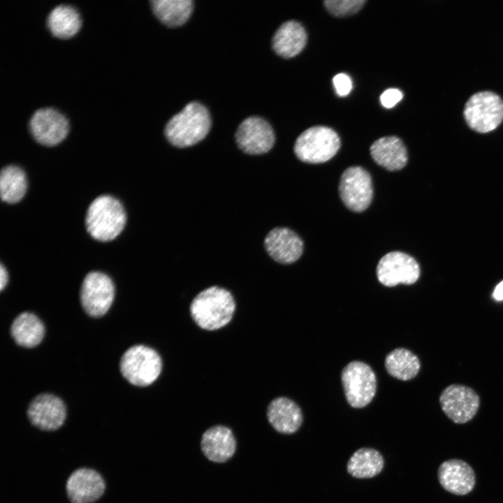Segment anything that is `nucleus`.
I'll use <instances>...</instances> for the list:
<instances>
[{
  "instance_id": "nucleus-1",
  "label": "nucleus",
  "mask_w": 503,
  "mask_h": 503,
  "mask_svg": "<svg viewBox=\"0 0 503 503\" xmlns=\"http://www.w3.org/2000/svg\"><path fill=\"white\" fill-rule=\"evenodd\" d=\"M236 304L232 293L227 289L212 286L199 292L191 300L190 315L201 329L217 330L232 320Z\"/></svg>"
},
{
  "instance_id": "nucleus-2",
  "label": "nucleus",
  "mask_w": 503,
  "mask_h": 503,
  "mask_svg": "<svg viewBox=\"0 0 503 503\" xmlns=\"http://www.w3.org/2000/svg\"><path fill=\"white\" fill-rule=\"evenodd\" d=\"M211 119L207 108L198 102L188 103L165 126L168 140L177 147L192 146L208 133Z\"/></svg>"
},
{
  "instance_id": "nucleus-3",
  "label": "nucleus",
  "mask_w": 503,
  "mask_h": 503,
  "mask_svg": "<svg viewBox=\"0 0 503 503\" xmlns=\"http://www.w3.org/2000/svg\"><path fill=\"white\" fill-rule=\"evenodd\" d=\"M126 213L121 203L109 195L95 198L86 214L88 233L94 239L107 242L115 239L126 224Z\"/></svg>"
},
{
  "instance_id": "nucleus-4",
  "label": "nucleus",
  "mask_w": 503,
  "mask_h": 503,
  "mask_svg": "<svg viewBox=\"0 0 503 503\" xmlns=\"http://www.w3.org/2000/svg\"><path fill=\"white\" fill-rule=\"evenodd\" d=\"M162 367V359L159 353L143 344L129 348L119 362L122 375L130 384L137 386L153 384L161 374Z\"/></svg>"
},
{
  "instance_id": "nucleus-5",
  "label": "nucleus",
  "mask_w": 503,
  "mask_h": 503,
  "mask_svg": "<svg viewBox=\"0 0 503 503\" xmlns=\"http://www.w3.org/2000/svg\"><path fill=\"white\" fill-rule=\"evenodd\" d=\"M340 145V138L333 129L325 126H315L306 129L298 137L293 150L303 162L321 163L332 159Z\"/></svg>"
},
{
  "instance_id": "nucleus-6",
  "label": "nucleus",
  "mask_w": 503,
  "mask_h": 503,
  "mask_svg": "<svg viewBox=\"0 0 503 503\" xmlns=\"http://www.w3.org/2000/svg\"><path fill=\"white\" fill-rule=\"evenodd\" d=\"M463 114L472 129L479 133L490 132L503 120V101L493 92H479L468 99Z\"/></svg>"
},
{
  "instance_id": "nucleus-7",
  "label": "nucleus",
  "mask_w": 503,
  "mask_h": 503,
  "mask_svg": "<svg viewBox=\"0 0 503 503\" xmlns=\"http://www.w3.org/2000/svg\"><path fill=\"white\" fill-rule=\"evenodd\" d=\"M341 380L348 403L363 408L371 402L377 390V378L372 369L362 361H352L342 370Z\"/></svg>"
},
{
  "instance_id": "nucleus-8",
  "label": "nucleus",
  "mask_w": 503,
  "mask_h": 503,
  "mask_svg": "<svg viewBox=\"0 0 503 503\" xmlns=\"http://www.w3.org/2000/svg\"><path fill=\"white\" fill-rule=\"evenodd\" d=\"M339 193L344 205L350 210L360 212L366 210L373 197L370 173L360 166H351L342 174Z\"/></svg>"
},
{
  "instance_id": "nucleus-9",
  "label": "nucleus",
  "mask_w": 503,
  "mask_h": 503,
  "mask_svg": "<svg viewBox=\"0 0 503 503\" xmlns=\"http://www.w3.org/2000/svg\"><path fill=\"white\" fill-rule=\"evenodd\" d=\"M115 298L112 279L101 272L88 273L82 283L80 298L85 312L92 317H100L110 309Z\"/></svg>"
},
{
  "instance_id": "nucleus-10",
  "label": "nucleus",
  "mask_w": 503,
  "mask_h": 503,
  "mask_svg": "<svg viewBox=\"0 0 503 503\" xmlns=\"http://www.w3.org/2000/svg\"><path fill=\"white\" fill-rule=\"evenodd\" d=\"M439 403L442 410L449 419L455 423L463 424L476 416L480 398L469 386L451 384L442 391Z\"/></svg>"
},
{
  "instance_id": "nucleus-11",
  "label": "nucleus",
  "mask_w": 503,
  "mask_h": 503,
  "mask_svg": "<svg viewBox=\"0 0 503 503\" xmlns=\"http://www.w3.org/2000/svg\"><path fill=\"white\" fill-rule=\"evenodd\" d=\"M26 414L29 423L43 432L59 430L67 418L64 402L59 397L50 393L36 396L28 405Z\"/></svg>"
},
{
  "instance_id": "nucleus-12",
  "label": "nucleus",
  "mask_w": 503,
  "mask_h": 503,
  "mask_svg": "<svg viewBox=\"0 0 503 503\" xmlns=\"http://www.w3.org/2000/svg\"><path fill=\"white\" fill-rule=\"evenodd\" d=\"M376 272L381 284L392 287L399 284H414L419 278L420 268L412 256L401 252H391L379 260Z\"/></svg>"
},
{
  "instance_id": "nucleus-13",
  "label": "nucleus",
  "mask_w": 503,
  "mask_h": 503,
  "mask_svg": "<svg viewBox=\"0 0 503 503\" xmlns=\"http://www.w3.org/2000/svg\"><path fill=\"white\" fill-rule=\"evenodd\" d=\"M28 126L34 139L45 146L60 143L67 136L69 129L66 117L50 107L35 110L30 117Z\"/></svg>"
},
{
  "instance_id": "nucleus-14",
  "label": "nucleus",
  "mask_w": 503,
  "mask_h": 503,
  "mask_svg": "<svg viewBox=\"0 0 503 503\" xmlns=\"http://www.w3.org/2000/svg\"><path fill=\"white\" fill-rule=\"evenodd\" d=\"M105 490V479L93 468L76 469L66 482V493L71 503H95L104 495Z\"/></svg>"
},
{
  "instance_id": "nucleus-15",
  "label": "nucleus",
  "mask_w": 503,
  "mask_h": 503,
  "mask_svg": "<svg viewBox=\"0 0 503 503\" xmlns=\"http://www.w3.org/2000/svg\"><path fill=\"white\" fill-rule=\"evenodd\" d=\"M275 134L271 126L258 117H249L239 125L235 140L239 148L248 154L268 152L274 145Z\"/></svg>"
},
{
  "instance_id": "nucleus-16",
  "label": "nucleus",
  "mask_w": 503,
  "mask_h": 503,
  "mask_svg": "<svg viewBox=\"0 0 503 503\" xmlns=\"http://www.w3.org/2000/svg\"><path fill=\"white\" fill-rule=\"evenodd\" d=\"M437 478L445 490L456 495L469 493L476 484L473 468L460 459L453 458L443 462L438 467Z\"/></svg>"
},
{
  "instance_id": "nucleus-17",
  "label": "nucleus",
  "mask_w": 503,
  "mask_h": 503,
  "mask_svg": "<svg viewBox=\"0 0 503 503\" xmlns=\"http://www.w3.org/2000/svg\"><path fill=\"white\" fill-rule=\"evenodd\" d=\"M264 247L275 261L290 264L296 262L302 255L303 242L291 229L278 227L271 230L265 236Z\"/></svg>"
},
{
  "instance_id": "nucleus-18",
  "label": "nucleus",
  "mask_w": 503,
  "mask_h": 503,
  "mask_svg": "<svg viewBox=\"0 0 503 503\" xmlns=\"http://www.w3.org/2000/svg\"><path fill=\"white\" fill-rule=\"evenodd\" d=\"M201 448L204 455L210 461L224 463L235 454L236 440L233 431L229 428L216 425L203 432Z\"/></svg>"
},
{
  "instance_id": "nucleus-19",
  "label": "nucleus",
  "mask_w": 503,
  "mask_h": 503,
  "mask_svg": "<svg viewBox=\"0 0 503 503\" xmlns=\"http://www.w3.org/2000/svg\"><path fill=\"white\" fill-rule=\"evenodd\" d=\"M266 416L268 422L278 432L290 435L296 432L302 423L300 407L286 397L273 399L268 404Z\"/></svg>"
},
{
  "instance_id": "nucleus-20",
  "label": "nucleus",
  "mask_w": 503,
  "mask_h": 503,
  "mask_svg": "<svg viewBox=\"0 0 503 503\" xmlns=\"http://www.w3.org/2000/svg\"><path fill=\"white\" fill-rule=\"evenodd\" d=\"M370 151L373 160L389 171L399 170L407 163V148L396 136L379 138L372 144Z\"/></svg>"
},
{
  "instance_id": "nucleus-21",
  "label": "nucleus",
  "mask_w": 503,
  "mask_h": 503,
  "mask_svg": "<svg viewBox=\"0 0 503 503\" xmlns=\"http://www.w3.org/2000/svg\"><path fill=\"white\" fill-rule=\"evenodd\" d=\"M307 33L302 25L295 20L282 24L272 38V48L279 56L289 59L298 54L307 43Z\"/></svg>"
},
{
  "instance_id": "nucleus-22",
  "label": "nucleus",
  "mask_w": 503,
  "mask_h": 503,
  "mask_svg": "<svg viewBox=\"0 0 503 503\" xmlns=\"http://www.w3.org/2000/svg\"><path fill=\"white\" fill-rule=\"evenodd\" d=\"M10 335L18 345L32 348L38 345L45 335V327L34 314L24 312L18 314L10 327Z\"/></svg>"
},
{
  "instance_id": "nucleus-23",
  "label": "nucleus",
  "mask_w": 503,
  "mask_h": 503,
  "mask_svg": "<svg viewBox=\"0 0 503 503\" xmlns=\"http://www.w3.org/2000/svg\"><path fill=\"white\" fill-rule=\"evenodd\" d=\"M46 25L53 36L59 39H67L78 32L81 27V19L78 12L73 6L59 4L49 12Z\"/></svg>"
},
{
  "instance_id": "nucleus-24",
  "label": "nucleus",
  "mask_w": 503,
  "mask_h": 503,
  "mask_svg": "<svg viewBox=\"0 0 503 503\" xmlns=\"http://www.w3.org/2000/svg\"><path fill=\"white\" fill-rule=\"evenodd\" d=\"M150 3L156 17L170 27L185 23L194 8L191 0H153Z\"/></svg>"
},
{
  "instance_id": "nucleus-25",
  "label": "nucleus",
  "mask_w": 503,
  "mask_h": 503,
  "mask_svg": "<svg viewBox=\"0 0 503 503\" xmlns=\"http://www.w3.org/2000/svg\"><path fill=\"white\" fill-rule=\"evenodd\" d=\"M385 367L393 377L408 381L418 374L421 363L417 356L409 349L396 348L386 356Z\"/></svg>"
},
{
  "instance_id": "nucleus-26",
  "label": "nucleus",
  "mask_w": 503,
  "mask_h": 503,
  "mask_svg": "<svg viewBox=\"0 0 503 503\" xmlns=\"http://www.w3.org/2000/svg\"><path fill=\"white\" fill-rule=\"evenodd\" d=\"M384 460L381 454L370 448L356 451L347 462V471L358 479L372 478L383 469Z\"/></svg>"
},
{
  "instance_id": "nucleus-27",
  "label": "nucleus",
  "mask_w": 503,
  "mask_h": 503,
  "mask_svg": "<svg viewBox=\"0 0 503 503\" xmlns=\"http://www.w3.org/2000/svg\"><path fill=\"white\" fill-rule=\"evenodd\" d=\"M27 187L24 172L18 166L9 165L2 168L0 175V196L8 203L19 202L24 196Z\"/></svg>"
},
{
  "instance_id": "nucleus-28",
  "label": "nucleus",
  "mask_w": 503,
  "mask_h": 503,
  "mask_svg": "<svg viewBox=\"0 0 503 503\" xmlns=\"http://www.w3.org/2000/svg\"><path fill=\"white\" fill-rule=\"evenodd\" d=\"M366 0H326L323 4L328 11L336 17H345L358 12Z\"/></svg>"
},
{
  "instance_id": "nucleus-29",
  "label": "nucleus",
  "mask_w": 503,
  "mask_h": 503,
  "mask_svg": "<svg viewBox=\"0 0 503 503\" xmlns=\"http://www.w3.org/2000/svg\"><path fill=\"white\" fill-rule=\"evenodd\" d=\"M336 93L340 96L349 94L352 89V82L349 76L345 73L337 74L333 79Z\"/></svg>"
},
{
  "instance_id": "nucleus-30",
  "label": "nucleus",
  "mask_w": 503,
  "mask_h": 503,
  "mask_svg": "<svg viewBox=\"0 0 503 503\" xmlns=\"http://www.w3.org/2000/svg\"><path fill=\"white\" fill-rule=\"evenodd\" d=\"M403 97L402 92L396 88H390L385 90L380 96L381 105L391 108L394 107Z\"/></svg>"
},
{
  "instance_id": "nucleus-31",
  "label": "nucleus",
  "mask_w": 503,
  "mask_h": 503,
  "mask_svg": "<svg viewBox=\"0 0 503 503\" xmlns=\"http://www.w3.org/2000/svg\"><path fill=\"white\" fill-rule=\"evenodd\" d=\"M8 281V275L6 268L1 264L0 267V289L2 291L6 286Z\"/></svg>"
},
{
  "instance_id": "nucleus-32",
  "label": "nucleus",
  "mask_w": 503,
  "mask_h": 503,
  "mask_svg": "<svg viewBox=\"0 0 503 503\" xmlns=\"http://www.w3.org/2000/svg\"><path fill=\"white\" fill-rule=\"evenodd\" d=\"M493 296L496 300H503V281L496 286L493 291Z\"/></svg>"
}]
</instances>
